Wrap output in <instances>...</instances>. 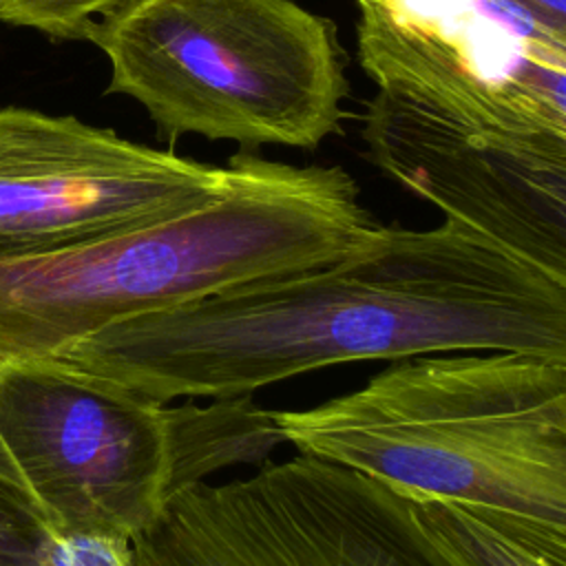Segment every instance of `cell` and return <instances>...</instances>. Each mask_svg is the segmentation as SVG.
I'll use <instances>...</instances> for the list:
<instances>
[{
    "mask_svg": "<svg viewBox=\"0 0 566 566\" xmlns=\"http://www.w3.org/2000/svg\"><path fill=\"white\" fill-rule=\"evenodd\" d=\"M358 62L489 130L566 137V0H356Z\"/></svg>",
    "mask_w": 566,
    "mask_h": 566,
    "instance_id": "6",
    "label": "cell"
},
{
    "mask_svg": "<svg viewBox=\"0 0 566 566\" xmlns=\"http://www.w3.org/2000/svg\"><path fill=\"white\" fill-rule=\"evenodd\" d=\"M130 544L137 566H473L409 497L303 453L186 489Z\"/></svg>",
    "mask_w": 566,
    "mask_h": 566,
    "instance_id": "5",
    "label": "cell"
},
{
    "mask_svg": "<svg viewBox=\"0 0 566 566\" xmlns=\"http://www.w3.org/2000/svg\"><path fill=\"white\" fill-rule=\"evenodd\" d=\"M462 349L566 358V283L444 219L108 325L49 358L146 398H234L329 365Z\"/></svg>",
    "mask_w": 566,
    "mask_h": 566,
    "instance_id": "1",
    "label": "cell"
},
{
    "mask_svg": "<svg viewBox=\"0 0 566 566\" xmlns=\"http://www.w3.org/2000/svg\"><path fill=\"white\" fill-rule=\"evenodd\" d=\"M126 2L130 0H0V20L55 40H84L91 22Z\"/></svg>",
    "mask_w": 566,
    "mask_h": 566,
    "instance_id": "11",
    "label": "cell"
},
{
    "mask_svg": "<svg viewBox=\"0 0 566 566\" xmlns=\"http://www.w3.org/2000/svg\"><path fill=\"white\" fill-rule=\"evenodd\" d=\"M42 566H137L128 537L99 531H51Z\"/></svg>",
    "mask_w": 566,
    "mask_h": 566,
    "instance_id": "12",
    "label": "cell"
},
{
    "mask_svg": "<svg viewBox=\"0 0 566 566\" xmlns=\"http://www.w3.org/2000/svg\"><path fill=\"white\" fill-rule=\"evenodd\" d=\"M298 453L413 500L566 524V358L491 352L396 360L360 389L274 411Z\"/></svg>",
    "mask_w": 566,
    "mask_h": 566,
    "instance_id": "2",
    "label": "cell"
},
{
    "mask_svg": "<svg viewBox=\"0 0 566 566\" xmlns=\"http://www.w3.org/2000/svg\"><path fill=\"white\" fill-rule=\"evenodd\" d=\"M0 440L51 531L137 537L186 489L283 436L250 396L179 405L53 360L0 367Z\"/></svg>",
    "mask_w": 566,
    "mask_h": 566,
    "instance_id": "3",
    "label": "cell"
},
{
    "mask_svg": "<svg viewBox=\"0 0 566 566\" xmlns=\"http://www.w3.org/2000/svg\"><path fill=\"white\" fill-rule=\"evenodd\" d=\"M111 64L108 93L157 133L245 148H318L349 97L336 24L294 0H130L84 31Z\"/></svg>",
    "mask_w": 566,
    "mask_h": 566,
    "instance_id": "4",
    "label": "cell"
},
{
    "mask_svg": "<svg viewBox=\"0 0 566 566\" xmlns=\"http://www.w3.org/2000/svg\"><path fill=\"white\" fill-rule=\"evenodd\" d=\"M51 528L0 440V566H42Z\"/></svg>",
    "mask_w": 566,
    "mask_h": 566,
    "instance_id": "10",
    "label": "cell"
},
{
    "mask_svg": "<svg viewBox=\"0 0 566 566\" xmlns=\"http://www.w3.org/2000/svg\"><path fill=\"white\" fill-rule=\"evenodd\" d=\"M369 159L411 195L566 283V137L475 126L376 91L363 117Z\"/></svg>",
    "mask_w": 566,
    "mask_h": 566,
    "instance_id": "8",
    "label": "cell"
},
{
    "mask_svg": "<svg viewBox=\"0 0 566 566\" xmlns=\"http://www.w3.org/2000/svg\"><path fill=\"white\" fill-rule=\"evenodd\" d=\"M230 168L73 115L0 108V256L88 243L195 208Z\"/></svg>",
    "mask_w": 566,
    "mask_h": 566,
    "instance_id": "7",
    "label": "cell"
},
{
    "mask_svg": "<svg viewBox=\"0 0 566 566\" xmlns=\"http://www.w3.org/2000/svg\"><path fill=\"white\" fill-rule=\"evenodd\" d=\"M413 504L473 566H566V524L451 500Z\"/></svg>",
    "mask_w": 566,
    "mask_h": 566,
    "instance_id": "9",
    "label": "cell"
}]
</instances>
